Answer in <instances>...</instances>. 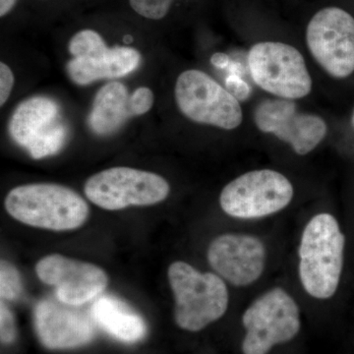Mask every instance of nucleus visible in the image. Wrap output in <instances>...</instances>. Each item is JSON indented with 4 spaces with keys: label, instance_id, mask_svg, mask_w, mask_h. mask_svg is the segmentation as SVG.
Returning <instances> with one entry per match:
<instances>
[{
    "label": "nucleus",
    "instance_id": "f257e3e1",
    "mask_svg": "<svg viewBox=\"0 0 354 354\" xmlns=\"http://www.w3.org/2000/svg\"><path fill=\"white\" fill-rule=\"evenodd\" d=\"M346 239L339 223L330 214L309 221L300 241L299 278L309 295L328 299L335 295L344 267Z\"/></svg>",
    "mask_w": 354,
    "mask_h": 354
},
{
    "label": "nucleus",
    "instance_id": "f03ea898",
    "mask_svg": "<svg viewBox=\"0 0 354 354\" xmlns=\"http://www.w3.org/2000/svg\"><path fill=\"white\" fill-rule=\"evenodd\" d=\"M4 206L20 223L53 232L82 227L90 213L87 202L78 193L55 183L17 186L9 191Z\"/></svg>",
    "mask_w": 354,
    "mask_h": 354
},
{
    "label": "nucleus",
    "instance_id": "7ed1b4c3",
    "mask_svg": "<svg viewBox=\"0 0 354 354\" xmlns=\"http://www.w3.org/2000/svg\"><path fill=\"white\" fill-rule=\"evenodd\" d=\"M169 285L176 300V321L181 329L198 332L227 312V285L218 274L202 272L177 261L169 268Z\"/></svg>",
    "mask_w": 354,
    "mask_h": 354
},
{
    "label": "nucleus",
    "instance_id": "20e7f679",
    "mask_svg": "<svg viewBox=\"0 0 354 354\" xmlns=\"http://www.w3.org/2000/svg\"><path fill=\"white\" fill-rule=\"evenodd\" d=\"M169 191L171 187L164 177L127 167L97 172L84 185L88 199L109 211L152 206L167 199Z\"/></svg>",
    "mask_w": 354,
    "mask_h": 354
},
{
    "label": "nucleus",
    "instance_id": "39448f33",
    "mask_svg": "<svg viewBox=\"0 0 354 354\" xmlns=\"http://www.w3.org/2000/svg\"><path fill=\"white\" fill-rule=\"evenodd\" d=\"M242 323L246 329L244 354H267L277 344L291 341L301 324L297 302L281 288L258 297L244 312Z\"/></svg>",
    "mask_w": 354,
    "mask_h": 354
},
{
    "label": "nucleus",
    "instance_id": "423d86ee",
    "mask_svg": "<svg viewBox=\"0 0 354 354\" xmlns=\"http://www.w3.org/2000/svg\"><path fill=\"white\" fill-rule=\"evenodd\" d=\"M293 186L283 174L271 169L246 172L227 184L220 196L227 215L242 220L264 218L288 206Z\"/></svg>",
    "mask_w": 354,
    "mask_h": 354
},
{
    "label": "nucleus",
    "instance_id": "0eeeda50",
    "mask_svg": "<svg viewBox=\"0 0 354 354\" xmlns=\"http://www.w3.org/2000/svg\"><path fill=\"white\" fill-rule=\"evenodd\" d=\"M248 64L254 82L270 94L297 100L311 92V77L304 58L290 44H256L249 51Z\"/></svg>",
    "mask_w": 354,
    "mask_h": 354
},
{
    "label": "nucleus",
    "instance_id": "6e6552de",
    "mask_svg": "<svg viewBox=\"0 0 354 354\" xmlns=\"http://www.w3.org/2000/svg\"><path fill=\"white\" fill-rule=\"evenodd\" d=\"M176 101L186 118L221 129H235L243 118L241 104L234 95L199 70H187L179 75Z\"/></svg>",
    "mask_w": 354,
    "mask_h": 354
},
{
    "label": "nucleus",
    "instance_id": "1a4fd4ad",
    "mask_svg": "<svg viewBox=\"0 0 354 354\" xmlns=\"http://www.w3.org/2000/svg\"><path fill=\"white\" fill-rule=\"evenodd\" d=\"M311 55L334 78L354 72V18L339 7H327L310 20L306 32Z\"/></svg>",
    "mask_w": 354,
    "mask_h": 354
},
{
    "label": "nucleus",
    "instance_id": "9d476101",
    "mask_svg": "<svg viewBox=\"0 0 354 354\" xmlns=\"http://www.w3.org/2000/svg\"><path fill=\"white\" fill-rule=\"evenodd\" d=\"M68 50L73 59L67 64V72L78 85L127 75L139 66L141 60V55L134 48H109L101 35L93 30H82L74 35Z\"/></svg>",
    "mask_w": 354,
    "mask_h": 354
},
{
    "label": "nucleus",
    "instance_id": "9b49d317",
    "mask_svg": "<svg viewBox=\"0 0 354 354\" xmlns=\"http://www.w3.org/2000/svg\"><path fill=\"white\" fill-rule=\"evenodd\" d=\"M59 106L46 97H32L21 102L9 124L16 143L39 160L59 152L66 139V128L58 121Z\"/></svg>",
    "mask_w": 354,
    "mask_h": 354
},
{
    "label": "nucleus",
    "instance_id": "f8f14e48",
    "mask_svg": "<svg viewBox=\"0 0 354 354\" xmlns=\"http://www.w3.org/2000/svg\"><path fill=\"white\" fill-rule=\"evenodd\" d=\"M254 120L261 131L276 135L300 156L313 151L327 134L325 121L315 114L299 113L292 100H265L256 108Z\"/></svg>",
    "mask_w": 354,
    "mask_h": 354
},
{
    "label": "nucleus",
    "instance_id": "ddd939ff",
    "mask_svg": "<svg viewBox=\"0 0 354 354\" xmlns=\"http://www.w3.org/2000/svg\"><path fill=\"white\" fill-rule=\"evenodd\" d=\"M38 278L55 288L57 299L79 306L101 295L109 283L108 274L99 266L51 254L37 263Z\"/></svg>",
    "mask_w": 354,
    "mask_h": 354
},
{
    "label": "nucleus",
    "instance_id": "4468645a",
    "mask_svg": "<svg viewBox=\"0 0 354 354\" xmlns=\"http://www.w3.org/2000/svg\"><path fill=\"white\" fill-rule=\"evenodd\" d=\"M209 264L221 279L234 286L252 285L265 270L266 247L258 237L225 234L211 242L207 252Z\"/></svg>",
    "mask_w": 354,
    "mask_h": 354
},
{
    "label": "nucleus",
    "instance_id": "2eb2a0df",
    "mask_svg": "<svg viewBox=\"0 0 354 354\" xmlns=\"http://www.w3.org/2000/svg\"><path fill=\"white\" fill-rule=\"evenodd\" d=\"M59 301V300H58ZM69 305L46 299L35 309V327L44 346L51 349L77 348L93 339L90 320Z\"/></svg>",
    "mask_w": 354,
    "mask_h": 354
},
{
    "label": "nucleus",
    "instance_id": "dca6fc26",
    "mask_svg": "<svg viewBox=\"0 0 354 354\" xmlns=\"http://www.w3.org/2000/svg\"><path fill=\"white\" fill-rule=\"evenodd\" d=\"M92 314L102 329L121 342H135L145 337L143 318L118 298L100 297L93 304Z\"/></svg>",
    "mask_w": 354,
    "mask_h": 354
},
{
    "label": "nucleus",
    "instance_id": "f3484780",
    "mask_svg": "<svg viewBox=\"0 0 354 354\" xmlns=\"http://www.w3.org/2000/svg\"><path fill=\"white\" fill-rule=\"evenodd\" d=\"M129 100L122 83L111 82L100 88L88 116L93 131L102 136L116 131L131 114Z\"/></svg>",
    "mask_w": 354,
    "mask_h": 354
},
{
    "label": "nucleus",
    "instance_id": "a211bd4d",
    "mask_svg": "<svg viewBox=\"0 0 354 354\" xmlns=\"http://www.w3.org/2000/svg\"><path fill=\"white\" fill-rule=\"evenodd\" d=\"M22 292L19 272L8 261L2 260L0 266V295L2 300H15Z\"/></svg>",
    "mask_w": 354,
    "mask_h": 354
},
{
    "label": "nucleus",
    "instance_id": "6ab92c4d",
    "mask_svg": "<svg viewBox=\"0 0 354 354\" xmlns=\"http://www.w3.org/2000/svg\"><path fill=\"white\" fill-rule=\"evenodd\" d=\"M153 104V94L149 88H138L130 97L129 106L132 115H142L148 113Z\"/></svg>",
    "mask_w": 354,
    "mask_h": 354
},
{
    "label": "nucleus",
    "instance_id": "aec40b11",
    "mask_svg": "<svg viewBox=\"0 0 354 354\" xmlns=\"http://www.w3.org/2000/svg\"><path fill=\"white\" fill-rule=\"evenodd\" d=\"M0 329H1V341L4 344H10L16 337L15 322L11 310L1 300L0 307Z\"/></svg>",
    "mask_w": 354,
    "mask_h": 354
},
{
    "label": "nucleus",
    "instance_id": "412c9836",
    "mask_svg": "<svg viewBox=\"0 0 354 354\" xmlns=\"http://www.w3.org/2000/svg\"><path fill=\"white\" fill-rule=\"evenodd\" d=\"M225 87L239 102H244L250 97L252 88L237 74H230L225 79Z\"/></svg>",
    "mask_w": 354,
    "mask_h": 354
},
{
    "label": "nucleus",
    "instance_id": "4be33fe9",
    "mask_svg": "<svg viewBox=\"0 0 354 354\" xmlns=\"http://www.w3.org/2000/svg\"><path fill=\"white\" fill-rule=\"evenodd\" d=\"M14 84V75L12 70L8 65L1 62L0 64V104H4L10 97Z\"/></svg>",
    "mask_w": 354,
    "mask_h": 354
},
{
    "label": "nucleus",
    "instance_id": "5701e85b",
    "mask_svg": "<svg viewBox=\"0 0 354 354\" xmlns=\"http://www.w3.org/2000/svg\"><path fill=\"white\" fill-rule=\"evenodd\" d=\"M211 62L214 66L218 69H225L230 64V57L225 53H215L211 57Z\"/></svg>",
    "mask_w": 354,
    "mask_h": 354
},
{
    "label": "nucleus",
    "instance_id": "b1692460",
    "mask_svg": "<svg viewBox=\"0 0 354 354\" xmlns=\"http://www.w3.org/2000/svg\"><path fill=\"white\" fill-rule=\"evenodd\" d=\"M17 0H0V16L4 17L15 6Z\"/></svg>",
    "mask_w": 354,
    "mask_h": 354
},
{
    "label": "nucleus",
    "instance_id": "393cba45",
    "mask_svg": "<svg viewBox=\"0 0 354 354\" xmlns=\"http://www.w3.org/2000/svg\"><path fill=\"white\" fill-rule=\"evenodd\" d=\"M353 127H354V111H353Z\"/></svg>",
    "mask_w": 354,
    "mask_h": 354
},
{
    "label": "nucleus",
    "instance_id": "a878e982",
    "mask_svg": "<svg viewBox=\"0 0 354 354\" xmlns=\"http://www.w3.org/2000/svg\"><path fill=\"white\" fill-rule=\"evenodd\" d=\"M169 2H171L172 3V1H174V0H169Z\"/></svg>",
    "mask_w": 354,
    "mask_h": 354
}]
</instances>
